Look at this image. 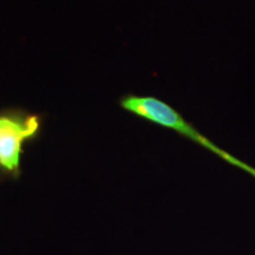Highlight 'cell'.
<instances>
[{
	"mask_svg": "<svg viewBox=\"0 0 255 255\" xmlns=\"http://www.w3.org/2000/svg\"><path fill=\"white\" fill-rule=\"evenodd\" d=\"M122 107L127 111L137 115V116L142 117V119L150 121V122L158 124V126L168 128V129L174 130L181 135L189 138L190 141L197 143V144L202 145L207 150L214 152L220 157L225 159V161L229 162L235 167L244 169V170L248 171V173L253 175L255 177V169L251 165L245 163V162L240 161V159L235 158L234 156L229 154L226 150L220 148L203 136L195 127L183 119L180 114L177 113L174 108L170 105L164 103L163 101L158 100L155 97H141V96H128L122 101Z\"/></svg>",
	"mask_w": 255,
	"mask_h": 255,
	"instance_id": "1",
	"label": "cell"
},
{
	"mask_svg": "<svg viewBox=\"0 0 255 255\" xmlns=\"http://www.w3.org/2000/svg\"><path fill=\"white\" fill-rule=\"evenodd\" d=\"M39 129L36 116L0 117V165L8 171L18 169L21 145Z\"/></svg>",
	"mask_w": 255,
	"mask_h": 255,
	"instance_id": "2",
	"label": "cell"
}]
</instances>
